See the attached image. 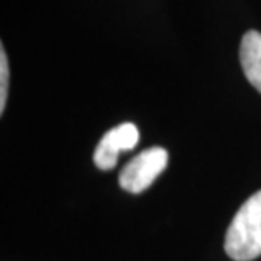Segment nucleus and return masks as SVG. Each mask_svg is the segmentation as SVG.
<instances>
[{"mask_svg":"<svg viewBox=\"0 0 261 261\" xmlns=\"http://www.w3.org/2000/svg\"><path fill=\"white\" fill-rule=\"evenodd\" d=\"M139 143V130L133 122H124L111 129L98 141L93 151V163L100 170H112L117 165L119 154L130 151Z\"/></svg>","mask_w":261,"mask_h":261,"instance_id":"3","label":"nucleus"},{"mask_svg":"<svg viewBox=\"0 0 261 261\" xmlns=\"http://www.w3.org/2000/svg\"><path fill=\"white\" fill-rule=\"evenodd\" d=\"M168 165V151L160 146L144 149L124 166L119 175V185L129 194H141L153 185Z\"/></svg>","mask_w":261,"mask_h":261,"instance_id":"2","label":"nucleus"},{"mask_svg":"<svg viewBox=\"0 0 261 261\" xmlns=\"http://www.w3.org/2000/svg\"><path fill=\"white\" fill-rule=\"evenodd\" d=\"M9 92V61L5 49H0V114L5 111V102H7Z\"/></svg>","mask_w":261,"mask_h":261,"instance_id":"5","label":"nucleus"},{"mask_svg":"<svg viewBox=\"0 0 261 261\" xmlns=\"http://www.w3.org/2000/svg\"><path fill=\"white\" fill-rule=\"evenodd\" d=\"M239 58L248 82L261 93V33L249 31L244 34Z\"/></svg>","mask_w":261,"mask_h":261,"instance_id":"4","label":"nucleus"},{"mask_svg":"<svg viewBox=\"0 0 261 261\" xmlns=\"http://www.w3.org/2000/svg\"><path fill=\"white\" fill-rule=\"evenodd\" d=\"M224 248L227 256L236 261L261 256V190L249 197L234 216Z\"/></svg>","mask_w":261,"mask_h":261,"instance_id":"1","label":"nucleus"}]
</instances>
